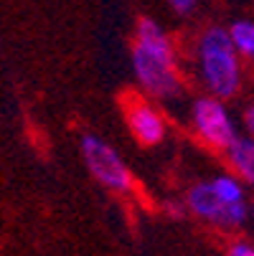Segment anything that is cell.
Listing matches in <instances>:
<instances>
[{
  "instance_id": "cell-10",
  "label": "cell",
  "mask_w": 254,
  "mask_h": 256,
  "mask_svg": "<svg viewBox=\"0 0 254 256\" xmlns=\"http://www.w3.org/2000/svg\"><path fill=\"white\" fill-rule=\"evenodd\" d=\"M168 6H170L175 13H180V16H188V13L198 6V0H168Z\"/></svg>"
},
{
  "instance_id": "cell-8",
  "label": "cell",
  "mask_w": 254,
  "mask_h": 256,
  "mask_svg": "<svg viewBox=\"0 0 254 256\" xmlns=\"http://www.w3.org/2000/svg\"><path fill=\"white\" fill-rule=\"evenodd\" d=\"M211 186H213L216 196H219L226 206H231V203H244V186H241L234 175H219V178H213Z\"/></svg>"
},
{
  "instance_id": "cell-7",
  "label": "cell",
  "mask_w": 254,
  "mask_h": 256,
  "mask_svg": "<svg viewBox=\"0 0 254 256\" xmlns=\"http://www.w3.org/2000/svg\"><path fill=\"white\" fill-rule=\"evenodd\" d=\"M226 155L236 175L254 186V137H236L226 148Z\"/></svg>"
},
{
  "instance_id": "cell-3",
  "label": "cell",
  "mask_w": 254,
  "mask_h": 256,
  "mask_svg": "<svg viewBox=\"0 0 254 256\" xmlns=\"http://www.w3.org/2000/svg\"><path fill=\"white\" fill-rule=\"evenodd\" d=\"M82 158H84L89 172L94 175V180L102 182L104 188L117 190V193L132 190L130 168L125 165V160L120 158V152L110 142H104L97 134H84L82 137Z\"/></svg>"
},
{
  "instance_id": "cell-11",
  "label": "cell",
  "mask_w": 254,
  "mask_h": 256,
  "mask_svg": "<svg viewBox=\"0 0 254 256\" xmlns=\"http://www.w3.org/2000/svg\"><path fill=\"white\" fill-rule=\"evenodd\" d=\"M229 256H254V246L246 241H234L229 246Z\"/></svg>"
},
{
  "instance_id": "cell-6",
  "label": "cell",
  "mask_w": 254,
  "mask_h": 256,
  "mask_svg": "<svg viewBox=\"0 0 254 256\" xmlns=\"http://www.w3.org/2000/svg\"><path fill=\"white\" fill-rule=\"evenodd\" d=\"M127 124L137 142L142 144H158L165 137V122L150 104H135L127 112Z\"/></svg>"
},
{
  "instance_id": "cell-1",
  "label": "cell",
  "mask_w": 254,
  "mask_h": 256,
  "mask_svg": "<svg viewBox=\"0 0 254 256\" xmlns=\"http://www.w3.org/2000/svg\"><path fill=\"white\" fill-rule=\"evenodd\" d=\"M132 71L145 92L155 96H173L180 89L175 51L168 33L153 18L137 23V41L132 46Z\"/></svg>"
},
{
  "instance_id": "cell-14",
  "label": "cell",
  "mask_w": 254,
  "mask_h": 256,
  "mask_svg": "<svg viewBox=\"0 0 254 256\" xmlns=\"http://www.w3.org/2000/svg\"><path fill=\"white\" fill-rule=\"evenodd\" d=\"M251 213H254V206H251Z\"/></svg>"
},
{
  "instance_id": "cell-4",
  "label": "cell",
  "mask_w": 254,
  "mask_h": 256,
  "mask_svg": "<svg viewBox=\"0 0 254 256\" xmlns=\"http://www.w3.org/2000/svg\"><path fill=\"white\" fill-rule=\"evenodd\" d=\"M191 117L196 124V132L201 134L203 142H208L211 148H229V144L239 137L236 127L226 112V106L221 104V99L216 96H201L193 102Z\"/></svg>"
},
{
  "instance_id": "cell-5",
  "label": "cell",
  "mask_w": 254,
  "mask_h": 256,
  "mask_svg": "<svg viewBox=\"0 0 254 256\" xmlns=\"http://www.w3.org/2000/svg\"><path fill=\"white\" fill-rule=\"evenodd\" d=\"M186 206L191 213H196L203 221L219 224V226H241L249 218V208L246 203H231L226 206L219 196H216L211 182H198L188 190Z\"/></svg>"
},
{
  "instance_id": "cell-12",
  "label": "cell",
  "mask_w": 254,
  "mask_h": 256,
  "mask_svg": "<svg viewBox=\"0 0 254 256\" xmlns=\"http://www.w3.org/2000/svg\"><path fill=\"white\" fill-rule=\"evenodd\" d=\"M244 127H246L249 137H254V104L246 106V112H244Z\"/></svg>"
},
{
  "instance_id": "cell-13",
  "label": "cell",
  "mask_w": 254,
  "mask_h": 256,
  "mask_svg": "<svg viewBox=\"0 0 254 256\" xmlns=\"http://www.w3.org/2000/svg\"><path fill=\"white\" fill-rule=\"evenodd\" d=\"M165 208H168L170 216H183V213H180V210H183V206H180V203H165Z\"/></svg>"
},
{
  "instance_id": "cell-2",
  "label": "cell",
  "mask_w": 254,
  "mask_h": 256,
  "mask_svg": "<svg viewBox=\"0 0 254 256\" xmlns=\"http://www.w3.org/2000/svg\"><path fill=\"white\" fill-rule=\"evenodd\" d=\"M236 46L226 28L213 26L208 28L198 41V64H201V79L211 96L229 99L236 94L241 84V68Z\"/></svg>"
},
{
  "instance_id": "cell-9",
  "label": "cell",
  "mask_w": 254,
  "mask_h": 256,
  "mask_svg": "<svg viewBox=\"0 0 254 256\" xmlns=\"http://www.w3.org/2000/svg\"><path fill=\"white\" fill-rule=\"evenodd\" d=\"M229 36H231V41H234V46H236V51L241 56L254 58V23L251 20H236V23H231Z\"/></svg>"
}]
</instances>
